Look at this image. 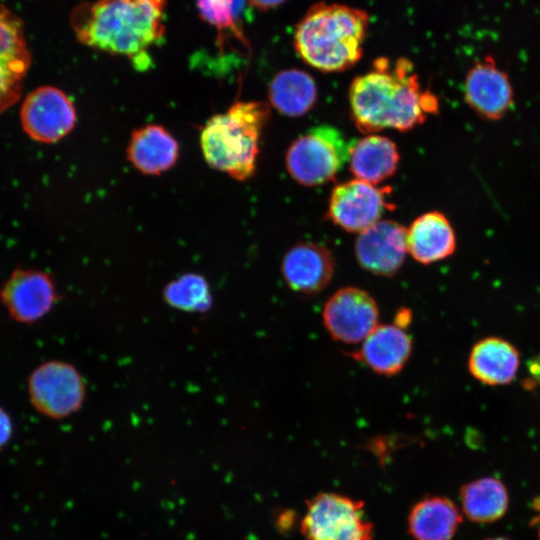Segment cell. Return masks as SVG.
<instances>
[{
    "label": "cell",
    "instance_id": "1",
    "mask_svg": "<svg viewBox=\"0 0 540 540\" xmlns=\"http://www.w3.org/2000/svg\"><path fill=\"white\" fill-rule=\"evenodd\" d=\"M373 68L354 78L349 88L351 117L363 133L371 134L386 128L407 132L436 114V95L424 90L406 58L391 62L378 58Z\"/></svg>",
    "mask_w": 540,
    "mask_h": 540
},
{
    "label": "cell",
    "instance_id": "2",
    "mask_svg": "<svg viewBox=\"0 0 540 540\" xmlns=\"http://www.w3.org/2000/svg\"><path fill=\"white\" fill-rule=\"evenodd\" d=\"M167 0H95L77 4L69 21L76 40L129 59L143 70L150 50L164 40Z\"/></svg>",
    "mask_w": 540,
    "mask_h": 540
},
{
    "label": "cell",
    "instance_id": "3",
    "mask_svg": "<svg viewBox=\"0 0 540 540\" xmlns=\"http://www.w3.org/2000/svg\"><path fill=\"white\" fill-rule=\"evenodd\" d=\"M366 11L338 3L311 6L296 25L299 57L322 72H342L359 62L369 28Z\"/></svg>",
    "mask_w": 540,
    "mask_h": 540
},
{
    "label": "cell",
    "instance_id": "4",
    "mask_svg": "<svg viewBox=\"0 0 540 540\" xmlns=\"http://www.w3.org/2000/svg\"><path fill=\"white\" fill-rule=\"evenodd\" d=\"M269 117L270 105L263 101H237L227 111L210 117L200 134L206 163L235 180L250 179Z\"/></svg>",
    "mask_w": 540,
    "mask_h": 540
},
{
    "label": "cell",
    "instance_id": "5",
    "mask_svg": "<svg viewBox=\"0 0 540 540\" xmlns=\"http://www.w3.org/2000/svg\"><path fill=\"white\" fill-rule=\"evenodd\" d=\"M349 144L334 126L311 127L292 141L285 164L299 184L313 187L331 181L348 162Z\"/></svg>",
    "mask_w": 540,
    "mask_h": 540
},
{
    "label": "cell",
    "instance_id": "6",
    "mask_svg": "<svg viewBox=\"0 0 540 540\" xmlns=\"http://www.w3.org/2000/svg\"><path fill=\"white\" fill-rule=\"evenodd\" d=\"M300 531L306 540H373L374 525L365 516V503L333 492L306 502Z\"/></svg>",
    "mask_w": 540,
    "mask_h": 540
},
{
    "label": "cell",
    "instance_id": "7",
    "mask_svg": "<svg viewBox=\"0 0 540 540\" xmlns=\"http://www.w3.org/2000/svg\"><path fill=\"white\" fill-rule=\"evenodd\" d=\"M27 394L35 411L51 419H64L82 407L86 385L74 365L62 360H49L31 371Z\"/></svg>",
    "mask_w": 540,
    "mask_h": 540
},
{
    "label": "cell",
    "instance_id": "8",
    "mask_svg": "<svg viewBox=\"0 0 540 540\" xmlns=\"http://www.w3.org/2000/svg\"><path fill=\"white\" fill-rule=\"evenodd\" d=\"M58 289L47 272L16 268L0 286V303L16 323L31 325L43 319L57 302Z\"/></svg>",
    "mask_w": 540,
    "mask_h": 540
},
{
    "label": "cell",
    "instance_id": "9",
    "mask_svg": "<svg viewBox=\"0 0 540 540\" xmlns=\"http://www.w3.org/2000/svg\"><path fill=\"white\" fill-rule=\"evenodd\" d=\"M390 187H378L353 179L338 184L331 192L327 218L347 232L360 233L380 220L389 202Z\"/></svg>",
    "mask_w": 540,
    "mask_h": 540
},
{
    "label": "cell",
    "instance_id": "10",
    "mask_svg": "<svg viewBox=\"0 0 540 540\" xmlns=\"http://www.w3.org/2000/svg\"><path fill=\"white\" fill-rule=\"evenodd\" d=\"M71 99L59 88L41 86L30 92L20 109L25 133L41 143H55L67 136L76 123Z\"/></svg>",
    "mask_w": 540,
    "mask_h": 540
},
{
    "label": "cell",
    "instance_id": "11",
    "mask_svg": "<svg viewBox=\"0 0 540 540\" xmlns=\"http://www.w3.org/2000/svg\"><path fill=\"white\" fill-rule=\"evenodd\" d=\"M322 318L334 340L357 344L377 327L379 308L367 291L353 286L343 287L327 300Z\"/></svg>",
    "mask_w": 540,
    "mask_h": 540
},
{
    "label": "cell",
    "instance_id": "12",
    "mask_svg": "<svg viewBox=\"0 0 540 540\" xmlns=\"http://www.w3.org/2000/svg\"><path fill=\"white\" fill-rule=\"evenodd\" d=\"M31 62L22 19L0 3V114L20 99Z\"/></svg>",
    "mask_w": 540,
    "mask_h": 540
},
{
    "label": "cell",
    "instance_id": "13",
    "mask_svg": "<svg viewBox=\"0 0 540 540\" xmlns=\"http://www.w3.org/2000/svg\"><path fill=\"white\" fill-rule=\"evenodd\" d=\"M407 250V228L393 220H379L358 233L355 256L366 271L384 277L402 267Z\"/></svg>",
    "mask_w": 540,
    "mask_h": 540
},
{
    "label": "cell",
    "instance_id": "14",
    "mask_svg": "<svg viewBox=\"0 0 540 540\" xmlns=\"http://www.w3.org/2000/svg\"><path fill=\"white\" fill-rule=\"evenodd\" d=\"M464 98L486 120H500L511 109L514 93L509 76L497 66L493 56H485L470 68L464 82Z\"/></svg>",
    "mask_w": 540,
    "mask_h": 540
},
{
    "label": "cell",
    "instance_id": "15",
    "mask_svg": "<svg viewBox=\"0 0 540 540\" xmlns=\"http://www.w3.org/2000/svg\"><path fill=\"white\" fill-rule=\"evenodd\" d=\"M335 271L329 249L317 243L302 242L292 246L281 262L286 285L295 293L310 296L325 289Z\"/></svg>",
    "mask_w": 540,
    "mask_h": 540
},
{
    "label": "cell",
    "instance_id": "16",
    "mask_svg": "<svg viewBox=\"0 0 540 540\" xmlns=\"http://www.w3.org/2000/svg\"><path fill=\"white\" fill-rule=\"evenodd\" d=\"M412 348V339L405 329L395 324H378L360 349L349 355L379 375L393 376L407 364Z\"/></svg>",
    "mask_w": 540,
    "mask_h": 540
},
{
    "label": "cell",
    "instance_id": "17",
    "mask_svg": "<svg viewBox=\"0 0 540 540\" xmlns=\"http://www.w3.org/2000/svg\"><path fill=\"white\" fill-rule=\"evenodd\" d=\"M126 153L127 159L138 171L146 175H159L176 164L179 144L165 127L148 124L132 132Z\"/></svg>",
    "mask_w": 540,
    "mask_h": 540
},
{
    "label": "cell",
    "instance_id": "18",
    "mask_svg": "<svg viewBox=\"0 0 540 540\" xmlns=\"http://www.w3.org/2000/svg\"><path fill=\"white\" fill-rule=\"evenodd\" d=\"M456 248L455 231L439 211L418 216L407 228V250L417 262L428 265L452 255Z\"/></svg>",
    "mask_w": 540,
    "mask_h": 540
},
{
    "label": "cell",
    "instance_id": "19",
    "mask_svg": "<svg viewBox=\"0 0 540 540\" xmlns=\"http://www.w3.org/2000/svg\"><path fill=\"white\" fill-rule=\"evenodd\" d=\"M399 161L397 145L385 136L368 134L349 143L348 164L356 179L377 185L395 174Z\"/></svg>",
    "mask_w": 540,
    "mask_h": 540
},
{
    "label": "cell",
    "instance_id": "20",
    "mask_svg": "<svg viewBox=\"0 0 540 540\" xmlns=\"http://www.w3.org/2000/svg\"><path fill=\"white\" fill-rule=\"evenodd\" d=\"M461 522L458 507L442 496L421 499L407 518L408 532L414 540H451Z\"/></svg>",
    "mask_w": 540,
    "mask_h": 540
},
{
    "label": "cell",
    "instance_id": "21",
    "mask_svg": "<svg viewBox=\"0 0 540 540\" xmlns=\"http://www.w3.org/2000/svg\"><path fill=\"white\" fill-rule=\"evenodd\" d=\"M519 363V353L511 343L501 338L489 337L473 346L468 367L474 378L494 386L512 382Z\"/></svg>",
    "mask_w": 540,
    "mask_h": 540
},
{
    "label": "cell",
    "instance_id": "22",
    "mask_svg": "<svg viewBox=\"0 0 540 540\" xmlns=\"http://www.w3.org/2000/svg\"><path fill=\"white\" fill-rule=\"evenodd\" d=\"M270 104L281 114L300 117L312 109L317 86L310 74L296 68L278 72L268 87Z\"/></svg>",
    "mask_w": 540,
    "mask_h": 540
},
{
    "label": "cell",
    "instance_id": "23",
    "mask_svg": "<svg viewBox=\"0 0 540 540\" xmlns=\"http://www.w3.org/2000/svg\"><path fill=\"white\" fill-rule=\"evenodd\" d=\"M464 514L473 522L490 523L507 511L509 497L505 485L497 478L483 477L460 489Z\"/></svg>",
    "mask_w": 540,
    "mask_h": 540
},
{
    "label": "cell",
    "instance_id": "24",
    "mask_svg": "<svg viewBox=\"0 0 540 540\" xmlns=\"http://www.w3.org/2000/svg\"><path fill=\"white\" fill-rule=\"evenodd\" d=\"M245 0H196L200 18L216 30L217 45L221 52L236 44L248 48L243 33L242 13Z\"/></svg>",
    "mask_w": 540,
    "mask_h": 540
},
{
    "label": "cell",
    "instance_id": "25",
    "mask_svg": "<svg viewBox=\"0 0 540 540\" xmlns=\"http://www.w3.org/2000/svg\"><path fill=\"white\" fill-rule=\"evenodd\" d=\"M165 302L185 312H206L212 305V294L206 278L186 273L169 282L163 291Z\"/></svg>",
    "mask_w": 540,
    "mask_h": 540
},
{
    "label": "cell",
    "instance_id": "26",
    "mask_svg": "<svg viewBox=\"0 0 540 540\" xmlns=\"http://www.w3.org/2000/svg\"><path fill=\"white\" fill-rule=\"evenodd\" d=\"M12 434V418L10 414L0 406V450L10 441Z\"/></svg>",
    "mask_w": 540,
    "mask_h": 540
},
{
    "label": "cell",
    "instance_id": "27",
    "mask_svg": "<svg viewBox=\"0 0 540 540\" xmlns=\"http://www.w3.org/2000/svg\"><path fill=\"white\" fill-rule=\"evenodd\" d=\"M285 1L286 0H245L248 5L263 11L276 8Z\"/></svg>",
    "mask_w": 540,
    "mask_h": 540
},
{
    "label": "cell",
    "instance_id": "28",
    "mask_svg": "<svg viewBox=\"0 0 540 540\" xmlns=\"http://www.w3.org/2000/svg\"><path fill=\"white\" fill-rule=\"evenodd\" d=\"M411 322V311L408 309H401L396 313L394 324L400 328L405 329Z\"/></svg>",
    "mask_w": 540,
    "mask_h": 540
},
{
    "label": "cell",
    "instance_id": "29",
    "mask_svg": "<svg viewBox=\"0 0 540 540\" xmlns=\"http://www.w3.org/2000/svg\"><path fill=\"white\" fill-rule=\"evenodd\" d=\"M528 370L533 379L540 385V354L528 362Z\"/></svg>",
    "mask_w": 540,
    "mask_h": 540
},
{
    "label": "cell",
    "instance_id": "30",
    "mask_svg": "<svg viewBox=\"0 0 540 540\" xmlns=\"http://www.w3.org/2000/svg\"><path fill=\"white\" fill-rule=\"evenodd\" d=\"M533 510L536 512L531 524L536 527L538 538L540 540V496L536 497L532 502Z\"/></svg>",
    "mask_w": 540,
    "mask_h": 540
},
{
    "label": "cell",
    "instance_id": "31",
    "mask_svg": "<svg viewBox=\"0 0 540 540\" xmlns=\"http://www.w3.org/2000/svg\"><path fill=\"white\" fill-rule=\"evenodd\" d=\"M486 540H510L506 537H495V538H489V539H486Z\"/></svg>",
    "mask_w": 540,
    "mask_h": 540
}]
</instances>
